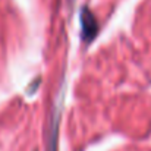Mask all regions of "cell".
<instances>
[{
  "mask_svg": "<svg viewBox=\"0 0 151 151\" xmlns=\"http://www.w3.org/2000/svg\"><path fill=\"white\" fill-rule=\"evenodd\" d=\"M81 22H82V35H84V40H91L94 37V34L97 32V22H96L94 16L91 15V12L88 9H82Z\"/></svg>",
  "mask_w": 151,
  "mask_h": 151,
  "instance_id": "cell-1",
  "label": "cell"
}]
</instances>
